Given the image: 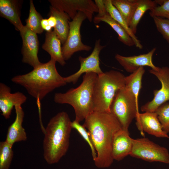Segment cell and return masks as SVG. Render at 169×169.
I'll return each instance as SVG.
<instances>
[{"label": "cell", "mask_w": 169, "mask_h": 169, "mask_svg": "<svg viewBox=\"0 0 169 169\" xmlns=\"http://www.w3.org/2000/svg\"><path fill=\"white\" fill-rule=\"evenodd\" d=\"M83 125L88 130L97 154L94 161L99 168L110 167L114 160L112 156L115 134L122 129L118 120L111 112L94 111Z\"/></svg>", "instance_id": "6da1fadb"}, {"label": "cell", "mask_w": 169, "mask_h": 169, "mask_svg": "<svg viewBox=\"0 0 169 169\" xmlns=\"http://www.w3.org/2000/svg\"><path fill=\"white\" fill-rule=\"evenodd\" d=\"M56 62L51 59L28 73L13 77L11 81L23 87L31 96L41 100L56 88L67 84L64 77L58 72Z\"/></svg>", "instance_id": "7a4b0ae2"}, {"label": "cell", "mask_w": 169, "mask_h": 169, "mask_svg": "<svg viewBox=\"0 0 169 169\" xmlns=\"http://www.w3.org/2000/svg\"><path fill=\"white\" fill-rule=\"evenodd\" d=\"M72 122L65 112H59L49 120L45 129L43 156L49 164L58 162L66 153L69 145Z\"/></svg>", "instance_id": "3957f363"}, {"label": "cell", "mask_w": 169, "mask_h": 169, "mask_svg": "<svg viewBox=\"0 0 169 169\" xmlns=\"http://www.w3.org/2000/svg\"><path fill=\"white\" fill-rule=\"evenodd\" d=\"M98 75L93 72L85 74L81 83L64 93L55 94L54 100L59 104H68L74 108L75 121L80 123L94 111L93 94Z\"/></svg>", "instance_id": "277c9868"}, {"label": "cell", "mask_w": 169, "mask_h": 169, "mask_svg": "<svg viewBox=\"0 0 169 169\" xmlns=\"http://www.w3.org/2000/svg\"><path fill=\"white\" fill-rule=\"evenodd\" d=\"M125 77L122 73L114 70L98 75L94 90V111L110 112L116 93L125 86Z\"/></svg>", "instance_id": "5b68a950"}, {"label": "cell", "mask_w": 169, "mask_h": 169, "mask_svg": "<svg viewBox=\"0 0 169 169\" xmlns=\"http://www.w3.org/2000/svg\"><path fill=\"white\" fill-rule=\"evenodd\" d=\"M110 111L118 120L122 129L128 131L130 125L139 112L138 100L125 86L116 93L110 106Z\"/></svg>", "instance_id": "8992f818"}, {"label": "cell", "mask_w": 169, "mask_h": 169, "mask_svg": "<svg viewBox=\"0 0 169 169\" xmlns=\"http://www.w3.org/2000/svg\"><path fill=\"white\" fill-rule=\"evenodd\" d=\"M130 155L149 162L169 163V152L168 149L147 138L133 139L132 149Z\"/></svg>", "instance_id": "52a82bcc"}, {"label": "cell", "mask_w": 169, "mask_h": 169, "mask_svg": "<svg viewBox=\"0 0 169 169\" xmlns=\"http://www.w3.org/2000/svg\"><path fill=\"white\" fill-rule=\"evenodd\" d=\"M86 19L85 15L79 11L71 21H69L68 35L62 48V54L65 60L69 59L76 52L82 51H88L91 49V47L84 44L81 38L80 27L83 22Z\"/></svg>", "instance_id": "ba28073f"}, {"label": "cell", "mask_w": 169, "mask_h": 169, "mask_svg": "<svg viewBox=\"0 0 169 169\" xmlns=\"http://www.w3.org/2000/svg\"><path fill=\"white\" fill-rule=\"evenodd\" d=\"M149 72L159 79L161 87L154 90L153 99L142 106L141 110L144 112H155L160 106L169 100V68L158 67L156 70L151 69Z\"/></svg>", "instance_id": "9c48e42d"}, {"label": "cell", "mask_w": 169, "mask_h": 169, "mask_svg": "<svg viewBox=\"0 0 169 169\" xmlns=\"http://www.w3.org/2000/svg\"><path fill=\"white\" fill-rule=\"evenodd\" d=\"M51 6L66 13L73 20L78 12L83 13L90 22L93 19L95 13H98L97 7L91 0H49Z\"/></svg>", "instance_id": "30bf717a"}, {"label": "cell", "mask_w": 169, "mask_h": 169, "mask_svg": "<svg viewBox=\"0 0 169 169\" xmlns=\"http://www.w3.org/2000/svg\"><path fill=\"white\" fill-rule=\"evenodd\" d=\"M105 47L100 44V40H97L95 43L94 49L88 56L83 57L79 56V60L80 63V67L79 70L69 76L64 77L67 83L76 84L81 75L87 73L93 72L98 75L104 72L100 67V54L101 50Z\"/></svg>", "instance_id": "8fae6325"}, {"label": "cell", "mask_w": 169, "mask_h": 169, "mask_svg": "<svg viewBox=\"0 0 169 169\" xmlns=\"http://www.w3.org/2000/svg\"><path fill=\"white\" fill-rule=\"evenodd\" d=\"M20 32L23 40L22 61L35 68L42 63L38 56L39 42L37 34L25 26Z\"/></svg>", "instance_id": "7c38bea8"}, {"label": "cell", "mask_w": 169, "mask_h": 169, "mask_svg": "<svg viewBox=\"0 0 169 169\" xmlns=\"http://www.w3.org/2000/svg\"><path fill=\"white\" fill-rule=\"evenodd\" d=\"M136 124L142 135L145 132L158 138H169L165 132L155 112H139L136 115Z\"/></svg>", "instance_id": "4fadbf2b"}, {"label": "cell", "mask_w": 169, "mask_h": 169, "mask_svg": "<svg viewBox=\"0 0 169 169\" xmlns=\"http://www.w3.org/2000/svg\"><path fill=\"white\" fill-rule=\"evenodd\" d=\"M156 49L154 48L147 53L129 56H125L118 54L115 58L127 72L132 73L141 67L148 66L151 69L156 70L158 67L154 65L152 57Z\"/></svg>", "instance_id": "5bb4252c"}, {"label": "cell", "mask_w": 169, "mask_h": 169, "mask_svg": "<svg viewBox=\"0 0 169 169\" xmlns=\"http://www.w3.org/2000/svg\"><path fill=\"white\" fill-rule=\"evenodd\" d=\"M27 100L22 93L11 92L10 88L5 84L0 83V109L2 115L6 119L10 117L13 107L22 105Z\"/></svg>", "instance_id": "9a60e30c"}, {"label": "cell", "mask_w": 169, "mask_h": 169, "mask_svg": "<svg viewBox=\"0 0 169 169\" xmlns=\"http://www.w3.org/2000/svg\"><path fill=\"white\" fill-rule=\"evenodd\" d=\"M133 147V139L129 131L122 129L115 135L113 143L112 156L114 160L120 161L130 155Z\"/></svg>", "instance_id": "2e32d148"}, {"label": "cell", "mask_w": 169, "mask_h": 169, "mask_svg": "<svg viewBox=\"0 0 169 169\" xmlns=\"http://www.w3.org/2000/svg\"><path fill=\"white\" fill-rule=\"evenodd\" d=\"M16 114L14 121L8 127L5 141L12 146L16 142L25 141L27 136L22 123L24 115L21 105L15 106Z\"/></svg>", "instance_id": "e0dca14e"}, {"label": "cell", "mask_w": 169, "mask_h": 169, "mask_svg": "<svg viewBox=\"0 0 169 169\" xmlns=\"http://www.w3.org/2000/svg\"><path fill=\"white\" fill-rule=\"evenodd\" d=\"M18 2L16 0H0V16L5 18L20 32L24 28L20 18Z\"/></svg>", "instance_id": "ac0fdd59"}, {"label": "cell", "mask_w": 169, "mask_h": 169, "mask_svg": "<svg viewBox=\"0 0 169 169\" xmlns=\"http://www.w3.org/2000/svg\"><path fill=\"white\" fill-rule=\"evenodd\" d=\"M61 41L54 31L47 32L45 41L42 48L50 55L51 59L62 66L65 64L62 53Z\"/></svg>", "instance_id": "d6986e66"}, {"label": "cell", "mask_w": 169, "mask_h": 169, "mask_svg": "<svg viewBox=\"0 0 169 169\" xmlns=\"http://www.w3.org/2000/svg\"><path fill=\"white\" fill-rule=\"evenodd\" d=\"M93 21L95 23L100 22H104L109 25L116 32L119 41L129 47L135 45L134 41L126 30L117 22L112 18L108 13L101 16L97 15L95 17Z\"/></svg>", "instance_id": "ffe728a7"}, {"label": "cell", "mask_w": 169, "mask_h": 169, "mask_svg": "<svg viewBox=\"0 0 169 169\" xmlns=\"http://www.w3.org/2000/svg\"><path fill=\"white\" fill-rule=\"evenodd\" d=\"M50 15L55 17L56 19V24L54 30L63 44L66 42L68 35L69 20L70 18L65 12L59 10L52 6L50 7Z\"/></svg>", "instance_id": "44dd1931"}, {"label": "cell", "mask_w": 169, "mask_h": 169, "mask_svg": "<svg viewBox=\"0 0 169 169\" xmlns=\"http://www.w3.org/2000/svg\"><path fill=\"white\" fill-rule=\"evenodd\" d=\"M106 10L111 17L120 24L127 31L132 38L135 43V46L141 49L143 46L138 39L130 28L129 26L124 20L117 9L113 5L111 0H104Z\"/></svg>", "instance_id": "7402d4cb"}, {"label": "cell", "mask_w": 169, "mask_h": 169, "mask_svg": "<svg viewBox=\"0 0 169 169\" xmlns=\"http://www.w3.org/2000/svg\"><path fill=\"white\" fill-rule=\"evenodd\" d=\"M113 5L117 9L129 26L139 0H111Z\"/></svg>", "instance_id": "603a6c76"}, {"label": "cell", "mask_w": 169, "mask_h": 169, "mask_svg": "<svg viewBox=\"0 0 169 169\" xmlns=\"http://www.w3.org/2000/svg\"><path fill=\"white\" fill-rule=\"evenodd\" d=\"M155 1L139 0V3L129 25V27L135 34L137 25L147 10H151L157 6Z\"/></svg>", "instance_id": "cb8c5ba5"}, {"label": "cell", "mask_w": 169, "mask_h": 169, "mask_svg": "<svg viewBox=\"0 0 169 169\" xmlns=\"http://www.w3.org/2000/svg\"><path fill=\"white\" fill-rule=\"evenodd\" d=\"M144 67H141L125 77V87L129 89L138 100L142 85V80L145 72Z\"/></svg>", "instance_id": "d4e9b609"}, {"label": "cell", "mask_w": 169, "mask_h": 169, "mask_svg": "<svg viewBox=\"0 0 169 169\" xmlns=\"http://www.w3.org/2000/svg\"><path fill=\"white\" fill-rule=\"evenodd\" d=\"M43 18L36 10L33 1H30V9L28 18L26 20L25 26L29 30L36 34H40L43 31L41 22Z\"/></svg>", "instance_id": "484cf974"}, {"label": "cell", "mask_w": 169, "mask_h": 169, "mask_svg": "<svg viewBox=\"0 0 169 169\" xmlns=\"http://www.w3.org/2000/svg\"><path fill=\"white\" fill-rule=\"evenodd\" d=\"M12 146L5 141L0 143V169H9L13 156Z\"/></svg>", "instance_id": "4316f807"}, {"label": "cell", "mask_w": 169, "mask_h": 169, "mask_svg": "<svg viewBox=\"0 0 169 169\" xmlns=\"http://www.w3.org/2000/svg\"><path fill=\"white\" fill-rule=\"evenodd\" d=\"M71 126L72 129L76 130L88 144L91 149L92 158L94 161L96 158L97 154L89 132L83 125H81L79 122L75 120L72 122Z\"/></svg>", "instance_id": "83f0119b"}, {"label": "cell", "mask_w": 169, "mask_h": 169, "mask_svg": "<svg viewBox=\"0 0 169 169\" xmlns=\"http://www.w3.org/2000/svg\"><path fill=\"white\" fill-rule=\"evenodd\" d=\"M155 112L163 131L169 133V103L166 102L160 106Z\"/></svg>", "instance_id": "f1b7e54d"}, {"label": "cell", "mask_w": 169, "mask_h": 169, "mask_svg": "<svg viewBox=\"0 0 169 169\" xmlns=\"http://www.w3.org/2000/svg\"><path fill=\"white\" fill-rule=\"evenodd\" d=\"M153 18L157 30L169 43V19L159 17Z\"/></svg>", "instance_id": "f546056e"}, {"label": "cell", "mask_w": 169, "mask_h": 169, "mask_svg": "<svg viewBox=\"0 0 169 169\" xmlns=\"http://www.w3.org/2000/svg\"><path fill=\"white\" fill-rule=\"evenodd\" d=\"M150 16L169 19V0H164L160 6H156L150 11Z\"/></svg>", "instance_id": "4dcf8cb0"}, {"label": "cell", "mask_w": 169, "mask_h": 169, "mask_svg": "<svg viewBox=\"0 0 169 169\" xmlns=\"http://www.w3.org/2000/svg\"><path fill=\"white\" fill-rule=\"evenodd\" d=\"M94 2L98 9V16L103 15L108 13L105 5L104 0H95Z\"/></svg>", "instance_id": "1f68e13d"}, {"label": "cell", "mask_w": 169, "mask_h": 169, "mask_svg": "<svg viewBox=\"0 0 169 169\" xmlns=\"http://www.w3.org/2000/svg\"><path fill=\"white\" fill-rule=\"evenodd\" d=\"M41 25L43 30H45L47 32L52 31V28L49 25L48 19H43L41 22Z\"/></svg>", "instance_id": "d6a6232c"}, {"label": "cell", "mask_w": 169, "mask_h": 169, "mask_svg": "<svg viewBox=\"0 0 169 169\" xmlns=\"http://www.w3.org/2000/svg\"><path fill=\"white\" fill-rule=\"evenodd\" d=\"M49 25L52 28H54L56 24V19L55 17L50 15L48 19Z\"/></svg>", "instance_id": "836d02e7"}]
</instances>
